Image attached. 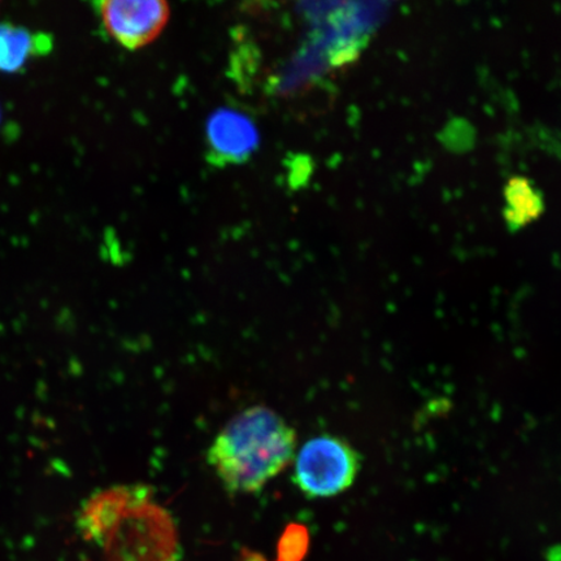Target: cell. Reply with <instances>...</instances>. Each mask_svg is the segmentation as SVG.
Returning <instances> with one entry per match:
<instances>
[{
  "label": "cell",
  "mask_w": 561,
  "mask_h": 561,
  "mask_svg": "<svg viewBox=\"0 0 561 561\" xmlns=\"http://www.w3.org/2000/svg\"><path fill=\"white\" fill-rule=\"evenodd\" d=\"M105 561H181L178 524L153 500L133 506L105 539Z\"/></svg>",
  "instance_id": "7a4b0ae2"
},
{
  "label": "cell",
  "mask_w": 561,
  "mask_h": 561,
  "mask_svg": "<svg viewBox=\"0 0 561 561\" xmlns=\"http://www.w3.org/2000/svg\"><path fill=\"white\" fill-rule=\"evenodd\" d=\"M310 543V531L305 525H287L277 543L276 561H304Z\"/></svg>",
  "instance_id": "9c48e42d"
},
{
  "label": "cell",
  "mask_w": 561,
  "mask_h": 561,
  "mask_svg": "<svg viewBox=\"0 0 561 561\" xmlns=\"http://www.w3.org/2000/svg\"><path fill=\"white\" fill-rule=\"evenodd\" d=\"M153 500V489L145 483L115 485L91 494L76 517V528L83 541L100 547L122 517L138 503Z\"/></svg>",
  "instance_id": "5b68a950"
},
{
  "label": "cell",
  "mask_w": 561,
  "mask_h": 561,
  "mask_svg": "<svg viewBox=\"0 0 561 561\" xmlns=\"http://www.w3.org/2000/svg\"><path fill=\"white\" fill-rule=\"evenodd\" d=\"M508 202L507 220L516 226H525L541 214L542 201L529 184L528 180L514 179L506 188Z\"/></svg>",
  "instance_id": "ba28073f"
},
{
  "label": "cell",
  "mask_w": 561,
  "mask_h": 561,
  "mask_svg": "<svg viewBox=\"0 0 561 561\" xmlns=\"http://www.w3.org/2000/svg\"><path fill=\"white\" fill-rule=\"evenodd\" d=\"M95 5L104 31L128 50L150 45L171 16L163 0H104Z\"/></svg>",
  "instance_id": "277c9868"
},
{
  "label": "cell",
  "mask_w": 561,
  "mask_h": 561,
  "mask_svg": "<svg viewBox=\"0 0 561 561\" xmlns=\"http://www.w3.org/2000/svg\"><path fill=\"white\" fill-rule=\"evenodd\" d=\"M360 468V455L346 439L324 434L307 440L297 453L293 482L308 500H322L345 493Z\"/></svg>",
  "instance_id": "3957f363"
},
{
  "label": "cell",
  "mask_w": 561,
  "mask_h": 561,
  "mask_svg": "<svg viewBox=\"0 0 561 561\" xmlns=\"http://www.w3.org/2000/svg\"><path fill=\"white\" fill-rule=\"evenodd\" d=\"M53 35L0 23V72L18 73L27 61L53 51Z\"/></svg>",
  "instance_id": "52a82bcc"
},
{
  "label": "cell",
  "mask_w": 561,
  "mask_h": 561,
  "mask_svg": "<svg viewBox=\"0 0 561 561\" xmlns=\"http://www.w3.org/2000/svg\"><path fill=\"white\" fill-rule=\"evenodd\" d=\"M206 136L209 158L220 165L244 163L261 142L251 117L233 108L214 112L207 122Z\"/></svg>",
  "instance_id": "8992f818"
},
{
  "label": "cell",
  "mask_w": 561,
  "mask_h": 561,
  "mask_svg": "<svg viewBox=\"0 0 561 561\" xmlns=\"http://www.w3.org/2000/svg\"><path fill=\"white\" fill-rule=\"evenodd\" d=\"M244 561H265L261 556H257V553H249L248 559Z\"/></svg>",
  "instance_id": "30bf717a"
},
{
  "label": "cell",
  "mask_w": 561,
  "mask_h": 561,
  "mask_svg": "<svg viewBox=\"0 0 561 561\" xmlns=\"http://www.w3.org/2000/svg\"><path fill=\"white\" fill-rule=\"evenodd\" d=\"M297 433L277 412L251 407L229 421L207 451V461L230 494H254L291 465Z\"/></svg>",
  "instance_id": "6da1fadb"
}]
</instances>
